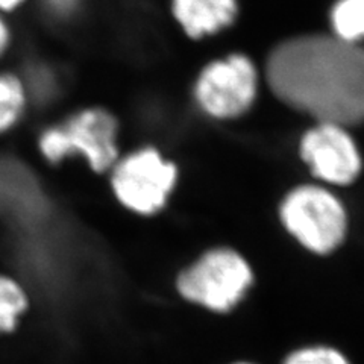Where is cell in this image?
Returning <instances> with one entry per match:
<instances>
[{
    "label": "cell",
    "instance_id": "6da1fadb",
    "mask_svg": "<svg viewBox=\"0 0 364 364\" xmlns=\"http://www.w3.org/2000/svg\"><path fill=\"white\" fill-rule=\"evenodd\" d=\"M267 77L286 104L321 123L364 119V49L329 37H304L270 55Z\"/></svg>",
    "mask_w": 364,
    "mask_h": 364
},
{
    "label": "cell",
    "instance_id": "7a4b0ae2",
    "mask_svg": "<svg viewBox=\"0 0 364 364\" xmlns=\"http://www.w3.org/2000/svg\"><path fill=\"white\" fill-rule=\"evenodd\" d=\"M117 122L104 109H88L58 128L44 132L40 149L49 161L68 154H82L96 172H104L117 158Z\"/></svg>",
    "mask_w": 364,
    "mask_h": 364
},
{
    "label": "cell",
    "instance_id": "3957f363",
    "mask_svg": "<svg viewBox=\"0 0 364 364\" xmlns=\"http://www.w3.org/2000/svg\"><path fill=\"white\" fill-rule=\"evenodd\" d=\"M250 282L252 273L246 261L232 250L218 249L182 273L178 289L188 301L226 311L240 301Z\"/></svg>",
    "mask_w": 364,
    "mask_h": 364
},
{
    "label": "cell",
    "instance_id": "277c9868",
    "mask_svg": "<svg viewBox=\"0 0 364 364\" xmlns=\"http://www.w3.org/2000/svg\"><path fill=\"white\" fill-rule=\"evenodd\" d=\"M287 230L318 254L333 250L343 238L346 215L341 203L323 188L301 187L291 191L281 208Z\"/></svg>",
    "mask_w": 364,
    "mask_h": 364
},
{
    "label": "cell",
    "instance_id": "5b68a950",
    "mask_svg": "<svg viewBox=\"0 0 364 364\" xmlns=\"http://www.w3.org/2000/svg\"><path fill=\"white\" fill-rule=\"evenodd\" d=\"M257 91V72L246 56L207 65L196 84V99L203 111L219 119L235 117L252 105Z\"/></svg>",
    "mask_w": 364,
    "mask_h": 364
},
{
    "label": "cell",
    "instance_id": "8992f818",
    "mask_svg": "<svg viewBox=\"0 0 364 364\" xmlns=\"http://www.w3.org/2000/svg\"><path fill=\"white\" fill-rule=\"evenodd\" d=\"M175 181V166L164 163L158 152L146 149L119 164L112 175V187L124 207L151 214L163 207Z\"/></svg>",
    "mask_w": 364,
    "mask_h": 364
},
{
    "label": "cell",
    "instance_id": "52a82bcc",
    "mask_svg": "<svg viewBox=\"0 0 364 364\" xmlns=\"http://www.w3.org/2000/svg\"><path fill=\"white\" fill-rule=\"evenodd\" d=\"M302 158L314 175L333 184H348L360 172V155L340 124L321 123L302 140Z\"/></svg>",
    "mask_w": 364,
    "mask_h": 364
},
{
    "label": "cell",
    "instance_id": "ba28073f",
    "mask_svg": "<svg viewBox=\"0 0 364 364\" xmlns=\"http://www.w3.org/2000/svg\"><path fill=\"white\" fill-rule=\"evenodd\" d=\"M0 207L23 222L36 220L48 210L36 179L9 159H0Z\"/></svg>",
    "mask_w": 364,
    "mask_h": 364
},
{
    "label": "cell",
    "instance_id": "9c48e42d",
    "mask_svg": "<svg viewBox=\"0 0 364 364\" xmlns=\"http://www.w3.org/2000/svg\"><path fill=\"white\" fill-rule=\"evenodd\" d=\"M173 14L191 38L214 33L231 25L235 0H173Z\"/></svg>",
    "mask_w": 364,
    "mask_h": 364
},
{
    "label": "cell",
    "instance_id": "30bf717a",
    "mask_svg": "<svg viewBox=\"0 0 364 364\" xmlns=\"http://www.w3.org/2000/svg\"><path fill=\"white\" fill-rule=\"evenodd\" d=\"M331 18L337 38L354 43L364 37V0H340Z\"/></svg>",
    "mask_w": 364,
    "mask_h": 364
},
{
    "label": "cell",
    "instance_id": "8fae6325",
    "mask_svg": "<svg viewBox=\"0 0 364 364\" xmlns=\"http://www.w3.org/2000/svg\"><path fill=\"white\" fill-rule=\"evenodd\" d=\"M25 105V93L16 76L0 75V132H4L18 119Z\"/></svg>",
    "mask_w": 364,
    "mask_h": 364
},
{
    "label": "cell",
    "instance_id": "7c38bea8",
    "mask_svg": "<svg viewBox=\"0 0 364 364\" xmlns=\"http://www.w3.org/2000/svg\"><path fill=\"white\" fill-rule=\"evenodd\" d=\"M26 296L18 284L0 275V333L14 328L18 314L26 309Z\"/></svg>",
    "mask_w": 364,
    "mask_h": 364
},
{
    "label": "cell",
    "instance_id": "4fadbf2b",
    "mask_svg": "<svg viewBox=\"0 0 364 364\" xmlns=\"http://www.w3.org/2000/svg\"><path fill=\"white\" fill-rule=\"evenodd\" d=\"M286 364H349L337 350L328 348H310L294 352Z\"/></svg>",
    "mask_w": 364,
    "mask_h": 364
},
{
    "label": "cell",
    "instance_id": "5bb4252c",
    "mask_svg": "<svg viewBox=\"0 0 364 364\" xmlns=\"http://www.w3.org/2000/svg\"><path fill=\"white\" fill-rule=\"evenodd\" d=\"M8 44V29L5 28L4 21L0 20V55H2V52L5 50Z\"/></svg>",
    "mask_w": 364,
    "mask_h": 364
},
{
    "label": "cell",
    "instance_id": "9a60e30c",
    "mask_svg": "<svg viewBox=\"0 0 364 364\" xmlns=\"http://www.w3.org/2000/svg\"><path fill=\"white\" fill-rule=\"evenodd\" d=\"M20 2H21V0H0V8L11 9V8L17 6Z\"/></svg>",
    "mask_w": 364,
    "mask_h": 364
}]
</instances>
